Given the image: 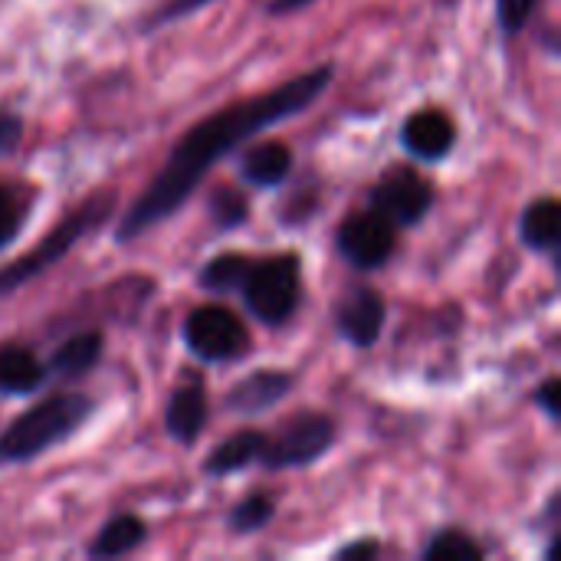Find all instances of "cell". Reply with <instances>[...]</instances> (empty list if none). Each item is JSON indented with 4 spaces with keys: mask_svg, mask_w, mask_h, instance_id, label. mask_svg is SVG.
<instances>
[{
    "mask_svg": "<svg viewBox=\"0 0 561 561\" xmlns=\"http://www.w3.org/2000/svg\"><path fill=\"white\" fill-rule=\"evenodd\" d=\"M401 141H404V148L414 158H421V161H440V158L450 154V148L457 141V131H454V122L440 108H421V112H414L404 122Z\"/></svg>",
    "mask_w": 561,
    "mask_h": 561,
    "instance_id": "obj_10",
    "label": "cell"
},
{
    "mask_svg": "<svg viewBox=\"0 0 561 561\" xmlns=\"http://www.w3.org/2000/svg\"><path fill=\"white\" fill-rule=\"evenodd\" d=\"M332 444H335V424L325 414H302L293 417L273 440L266 437L260 463L270 470L306 467L316 463Z\"/></svg>",
    "mask_w": 561,
    "mask_h": 561,
    "instance_id": "obj_5",
    "label": "cell"
},
{
    "mask_svg": "<svg viewBox=\"0 0 561 561\" xmlns=\"http://www.w3.org/2000/svg\"><path fill=\"white\" fill-rule=\"evenodd\" d=\"M26 214H30V197L0 184V250L16 240V233L23 230L26 224Z\"/></svg>",
    "mask_w": 561,
    "mask_h": 561,
    "instance_id": "obj_22",
    "label": "cell"
},
{
    "mask_svg": "<svg viewBox=\"0 0 561 561\" xmlns=\"http://www.w3.org/2000/svg\"><path fill=\"white\" fill-rule=\"evenodd\" d=\"M204 424H207V391L201 381H187L168 398L164 427L178 444H194Z\"/></svg>",
    "mask_w": 561,
    "mask_h": 561,
    "instance_id": "obj_11",
    "label": "cell"
},
{
    "mask_svg": "<svg viewBox=\"0 0 561 561\" xmlns=\"http://www.w3.org/2000/svg\"><path fill=\"white\" fill-rule=\"evenodd\" d=\"M385 299L381 293L375 289H352L339 309H335V322H339V332L355 345V348H371L378 339H381V329H385Z\"/></svg>",
    "mask_w": 561,
    "mask_h": 561,
    "instance_id": "obj_9",
    "label": "cell"
},
{
    "mask_svg": "<svg viewBox=\"0 0 561 561\" xmlns=\"http://www.w3.org/2000/svg\"><path fill=\"white\" fill-rule=\"evenodd\" d=\"M378 552H381V546H378V542H355V546L339 549V556H335V559H375Z\"/></svg>",
    "mask_w": 561,
    "mask_h": 561,
    "instance_id": "obj_28",
    "label": "cell"
},
{
    "mask_svg": "<svg viewBox=\"0 0 561 561\" xmlns=\"http://www.w3.org/2000/svg\"><path fill=\"white\" fill-rule=\"evenodd\" d=\"M293 168V151L279 141H263L256 148H250L240 161V174L256 184V187H276L286 181Z\"/></svg>",
    "mask_w": 561,
    "mask_h": 561,
    "instance_id": "obj_14",
    "label": "cell"
},
{
    "mask_svg": "<svg viewBox=\"0 0 561 561\" xmlns=\"http://www.w3.org/2000/svg\"><path fill=\"white\" fill-rule=\"evenodd\" d=\"M263 447H266V434H260V431H240V434L227 437L220 447H214V454L207 457L204 470L210 477H227V473L247 470V467L260 463Z\"/></svg>",
    "mask_w": 561,
    "mask_h": 561,
    "instance_id": "obj_13",
    "label": "cell"
},
{
    "mask_svg": "<svg viewBox=\"0 0 561 561\" xmlns=\"http://www.w3.org/2000/svg\"><path fill=\"white\" fill-rule=\"evenodd\" d=\"M434 204V187L414 168H391L371 191V207L394 227H414Z\"/></svg>",
    "mask_w": 561,
    "mask_h": 561,
    "instance_id": "obj_7",
    "label": "cell"
},
{
    "mask_svg": "<svg viewBox=\"0 0 561 561\" xmlns=\"http://www.w3.org/2000/svg\"><path fill=\"white\" fill-rule=\"evenodd\" d=\"M424 561H480L483 549L463 533H440L424 546Z\"/></svg>",
    "mask_w": 561,
    "mask_h": 561,
    "instance_id": "obj_20",
    "label": "cell"
},
{
    "mask_svg": "<svg viewBox=\"0 0 561 561\" xmlns=\"http://www.w3.org/2000/svg\"><path fill=\"white\" fill-rule=\"evenodd\" d=\"M46 381V368L20 345H0V394H33Z\"/></svg>",
    "mask_w": 561,
    "mask_h": 561,
    "instance_id": "obj_15",
    "label": "cell"
},
{
    "mask_svg": "<svg viewBox=\"0 0 561 561\" xmlns=\"http://www.w3.org/2000/svg\"><path fill=\"white\" fill-rule=\"evenodd\" d=\"M89 414H92V401L85 394H59L30 408L10 424V431H3L0 460L23 463V460L39 457L43 450L72 437Z\"/></svg>",
    "mask_w": 561,
    "mask_h": 561,
    "instance_id": "obj_2",
    "label": "cell"
},
{
    "mask_svg": "<svg viewBox=\"0 0 561 561\" xmlns=\"http://www.w3.org/2000/svg\"><path fill=\"white\" fill-rule=\"evenodd\" d=\"M112 210H115V197H112V194H102V197L85 201V204H82L76 214H69L66 220H59V224L43 237V243H39L33 253L20 256V260H13L10 266L0 270V296H7V293L20 289L23 283L43 276L56 260H62V256L72 250V243H76L79 237H85V233L95 230L102 220H108Z\"/></svg>",
    "mask_w": 561,
    "mask_h": 561,
    "instance_id": "obj_3",
    "label": "cell"
},
{
    "mask_svg": "<svg viewBox=\"0 0 561 561\" xmlns=\"http://www.w3.org/2000/svg\"><path fill=\"white\" fill-rule=\"evenodd\" d=\"M559 391H561V381L559 378H549L539 391H536V404L552 417V421H559L561 417V401H559Z\"/></svg>",
    "mask_w": 561,
    "mask_h": 561,
    "instance_id": "obj_27",
    "label": "cell"
},
{
    "mask_svg": "<svg viewBox=\"0 0 561 561\" xmlns=\"http://www.w3.org/2000/svg\"><path fill=\"white\" fill-rule=\"evenodd\" d=\"M184 342L204 362H227L243 352L247 329L224 306H201L184 322Z\"/></svg>",
    "mask_w": 561,
    "mask_h": 561,
    "instance_id": "obj_6",
    "label": "cell"
},
{
    "mask_svg": "<svg viewBox=\"0 0 561 561\" xmlns=\"http://www.w3.org/2000/svg\"><path fill=\"white\" fill-rule=\"evenodd\" d=\"M23 138V122L13 112H0V158L10 154Z\"/></svg>",
    "mask_w": 561,
    "mask_h": 561,
    "instance_id": "obj_26",
    "label": "cell"
},
{
    "mask_svg": "<svg viewBox=\"0 0 561 561\" xmlns=\"http://www.w3.org/2000/svg\"><path fill=\"white\" fill-rule=\"evenodd\" d=\"M240 296L260 322L283 325L299 306V260L293 253H283L250 263Z\"/></svg>",
    "mask_w": 561,
    "mask_h": 561,
    "instance_id": "obj_4",
    "label": "cell"
},
{
    "mask_svg": "<svg viewBox=\"0 0 561 561\" xmlns=\"http://www.w3.org/2000/svg\"><path fill=\"white\" fill-rule=\"evenodd\" d=\"M99 355H102V335L99 332H79L53 352L49 368L62 378H79L89 368H95Z\"/></svg>",
    "mask_w": 561,
    "mask_h": 561,
    "instance_id": "obj_18",
    "label": "cell"
},
{
    "mask_svg": "<svg viewBox=\"0 0 561 561\" xmlns=\"http://www.w3.org/2000/svg\"><path fill=\"white\" fill-rule=\"evenodd\" d=\"M145 523L138 516H115L112 523H105V529L95 536V542L89 546V559H118L135 552L145 542Z\"/></svg>",
    "mask_w": 561,
    "mask_h": 561,
    "instance_id": "obj_17",
    "label": "cell"
},
{
    "mask_svg": "<svg viewBox=\"0 0 561 561\" xmlns=\"http://www.w3.org/2000/svg\"><path fill=\"white\" fill-rule=\"evenodd\" d=\"M207 3H210V0H164L145 26L154 30V26H161V23H171V20H181V16H187V13H197V10L207 7Z\"/></svg>",
    "mask_w": 561,
    "mask_h": 561,
    "instance_id": "obj_25",
    "label": "cell"
},
{
    "mask_svg": "<svg viewBox=\"0 0 561 561\" xmlns=\"http://www.w3.org/2000/svg\"><path fill=\"white\" fill-rule=\"evenodd\" d=\"M335 79V69L316 66L263 95L233 102L214 115H207L204 122H197L168 154L164 168L154 174V181L138 194V201L128 207V214L122 217L115 240L128 243L141 233H148L154 224L168 220L174 210H181V204L194 194V187L207 178V171L230 154L240 141L273 128L276 122H286L299 112H306Z\"/></svg>",
    "mask_w": 561,
    "mask_h": 561,
    "instance_id": "obj_1",
    "label": "cell"
},
{
    "mask_svg": "<svg viewBox=\"0 0 561 561\" xmlns=\"http://www.w3.org/2000/svg\"><path fill=\"white\" fill-rule=\"evenodd\" d=\"M339 253L358 270H378L394 253V224L378 210L355 214L339 227Z\"/></svg>",
    "mask_w": 561,
    "mask_h": 561,
    "instance_id": "obj_8",
    "label": "cell"
},
{
    "mask_svg": "<svg viewBox=\"0 0 561 561\" xmlns=\"http://www.w3.org/2000/svg\"><path fill=\"white\" fill-rule=\"evenodd\" d=\"M253 260L240 256V253H224L217 260H210L204 270H201V286L210 289V293H240L243 279H247V270H250Z\"/></svg>",
    "mask_w": 561,
    "mask_h": 561,
    "instance_id": "obj_19",
    "label": "cell"
},
{
    "mask_svg": "<svg viewBox=\"0 0 561 561\" xmlns=\"http://www.w3.org/2000/svg\"><path fill=\"white\" fill-rule=\"evenodd\" d=\"M289 391H293V378L286 371H253L227 394V408L237 414H260L279 404Z\"/></svg>",
    "mask_w": 561,
    "mask_h": 561,
    "instance_id": "obj_12",
    "label": "cell"
},
{
    "mask_svg": "<svg viewBox=\"0 0 561 561\" xmlns=\"http://www.w3.org/2000/svg\"><path fill=\"white\" fill-rule=\"evenodd\" d=\"M542 0H496V13H500V30L506 36H516L519 30H526V23L533 20L536 7Z\"/></svg>",
    "mask_w": 561,
    "mask_h": 561,
    "instance_id": "obj_24",
    "label": "cell"
},
{
    "mask_svg": "<svg viewBox=\"0 0 561 561\" xmlns=\"http://www.w3.org/2000/svg\"><path fill=\"white\" fill-rule=\"evenodd\" d=\"M312 0H270V13H296L302 7H309Z\"/></svg>",
    "mask_w": 561,
    "mask_h": 561,
    "instance_id": "obj_29",
    "label": "cell"
},
{
    "mask_svg": "<svg viewBox=\"0 0 561 561\" xmlns=\"http://www.w3.org/2000/svg\"><path fill=\"white\" fill-rule=\"evenodd\" d=\"M273 516H276V506H273L270 496H247L243 503H237L227 526H230V533L250 536V533H260Z\"/></svg>",
    "mask_w": 561,
    "mask_h": 561,
    "instance_id": "obj_21",
    "label": "cell"
},
{
    "mask_svg": "<svg viewBox=\"0 0 561 561\" xmlns=\"http://www.w3.org/2000/svg\"><path fill=\"white\" fill-rule=\"evenodd\" d=\"M247 201L240 197V194H233V191H217L214 197H210V214H214V220H217V227H224V230H233V227H240L243 220H247Z\"/></svg>",
    "mask_w": 561,
    "mask_h": 561,
    "instance_id": "obj_23",
    "label": "cell"
},
{
    "mask_svg": "<svg viewBox=\"0 0 561 561\" xmlns=\"http://www.w3.org/2000/svg\"><path fill=\"white\" fill-rule=\"evenodd\" d=\"M519 237L529 250H556L561 237V207L556 197H539L523 210Z\"/></svg>",
    "mask_w": 561,
    "mask_h": 561,
    "instance_id": "obj_16",
    "label": "cell"
}]
</instances>
